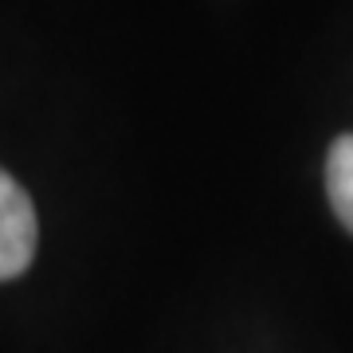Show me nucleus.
Listing matches in <instances>:
<instances>
[{
  "label": "nucleus",
  "instance_id": "f257e3e1",
  "mask_svg": "<svg viewBox=\"0 0 353 353\" xmlns=\"http://www.w3.org/2000/svg\"><path fill=\"white\" fill-rule=\"evenodd\" d=\"M36 240L39 224L32 196L0 169V283L24 275L28 263L36 259Z\"/></svg>",
  "mask_w": 353,
  "mask_h": 353
},
{
  "label": "nucleus",
  "instance_id": "f03ea898",
  "mask_svg": "<svg viewBox=\"0 0 353 353\" xmlns=\"http://www.w3.org/2000/svg\"><path fill=\"white\" fill-rule=\"evenodd\" d=\"M326 192L338 220L353 232V134H341L326 157Z\"/></svg>",
  "mask_w": 353,
  "mask_h": 353
}]
</instances>
